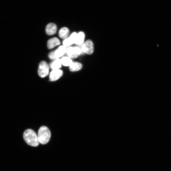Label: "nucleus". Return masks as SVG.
<instances>
[{
  "label": "nucleus",
  "mask_w": 171,
  "mask_h": 171,
  "mask_svg": "<svg viewBox=\"0 0 171 171\" xmlns=\"http://www.w3.org/2000/svg\"><path fill=\"white\" fill-rule=\"evenodd\" d=\"M60 42L56 37L49 39L47 42V47L49 49H51L56 46L59 45Z\"/></svg>",
  "instance_id": "nucleus-9"
},
{
  "label": "nucleus",
  "mask_w": 171,
  "mask_h": 171,
  "mask_svg": "<svg viewBox=\"0 0 171 171\" xmlns=\"http://www.w3.org/2000/svg\"><path fill=\"white\" fill-rule=\"evenodd\" d=\"M51 132L46 126H43L39 128L38 133V137L39 143L42 145L47 144L51 137Z\"/></svg>",
  "instance_id": "nucleus-2"
},
{
  "label": "nucleus",
  "mask_w": 171,
  "mask_h": 171,
  "mask_svg": "<svg viewBox=\"0 0 171 171\" xmlns=\"http://www.w3.org/2000/svg\"><path fill=\"white\" fill-rule=\"evenodd\" d=\"M49 58L52 60H54L57 59L55 56V51H52L50 52L49 55Z\"/></svg>",
  "instance_id": "nucleus-16"
},
{
  "label": "nucleus",
  "mask_w": 171,
  "mask_h": 171,
  "mask_svg": "<svg viewBox=\"0 0 171 171\" xmlns=\"http://www.w3.org/2000/svg\"><path fill=\"white\" fill-rule=\"evenodd\" d=\"M69 32L68 28L65 27H63L59 30V36L62 39H65L68 37Z\"/></svg>",
  "instance_id": "nucleus-13"
},
{
  "label": "nucleus",
  "mask_w": 171,
  "mask_h": 171,
  "mask_svg": "<svg viewBox=\"0 0 171 171\" xmlns=\"http://www.w3.org/2000/svg\"><path fill=\"white\" fill-rule=\"evenodd\" d=\"M82 50L84 53L88 55L92 54L94 51V45L91 40H88L82 46Z\"/></svg>",
  "instance_id": "nucleus-5"
},
{
  "label": "nucleus",
  "mask_w": 171,
  "mask_h": 171,
  "mask_svg": "<svg viewBox=\"0 0 171 171\" xmlns=\"http://www.w3.org/2000/svg\"><path fill=\"white\" fill-rule=\"evenodd\" d=\"M62 64L64 66H69L73 63L72 60L68 57H64L61 60Z\"/></svg>",
  "instance_id": "nucleus-15"
},
{
  "label": "nucleus",
  "mask_w": 171,
  "mask_h": 171,
  "mask_svg": "<svg viewBox=\"0 0 171 171\" xmlns=\"http://www.w3.org/2000/svg\"><path fill=\"white\" fill-rule=\"evenodd\" d=\"M66 48L64 46H60L55 51V54L56 58L63 56L66 51Z\"/></svg>",
  "instance_id": "nucleus-10"
},
{
  "label": "nucleus",
  "mask_w": 171,
  "mask_h": 171,
  "mask_svg": "<svg viewBox=\"0 0 171 171\" xmlns=\"http://www.w3.org/2000/svg\"><path fill=\"white\" fill-rule=\"evenodd\" d=\"M61 60L60 59H57L52 63L50 64V67L53 70L58 69L61 67Z\"/></svg>",
  "instance_id": "nucleus-14"
},
{
  "label": "nucleus",
  "mask_w": 171,
  "mask_h": 171,
  "mask_svg": "<svg viewBox=\"0 0 171 171\" xmlns=\"http://www.w3.org/2000/svg\"><path fill=\"white\" fill-rule=\"evenodd\" d=\"M69 57L75 59L79 57L82 53L81 49L78 47H69L66 50Z\"/></svg>",
  "instance_id": "nucleus-4"
},
{
  "label": "nucleus",
  "mask_w": 171,
  "mask_h": 171,
  "mask_svg": "<svg viewBox=\"0 0 171 171\" xmlns=\"http://www.w3.org/2000/svg\"><path fill=\"white\" fill-rule=\"evenodd\" d=\"M85 35L84 33L80 32L77 34L74 44L78 45H82L84 42Z\"/></svg>",
  "instance_id": "nucleus-12"
},
{
  "label": "nucleus",
  "mask_w": 171,
  "mask_h": 171,
  "mask_svg": "<svg viewBox=\"0 0 171 171\" xmlns=\"http://www.w3.org/2000/svg\"><path fill=\"white\" fill-rule=\"evenodd\" d=\"M23 138L26 143L30 146L37 147L39 145L38 136L32 129L26 130L24 133Z\"/></svg>",
  "instance_id": "nucleus-1"
},
{
  "label": "nucleus",
  "mask_w": 171,
  "mask_h": 171,
  "mask_svg": "<svg viewBox=\"0 0 171 171\" xmlns=\"http://www.w3.org/2000/svg\"><path fill=\"white\" fill-rule=\"evenodd\" d=\"M63 74L62 70L59 69H54L50 73L49 80L50 81L54 82L62 77Z\"/></svg>",
  "instance_id": "nucleus-6"
},
{
  "label": "nucleus",
  "mask_w": 171,
  "mask_h": 171,
  "mask_svg": "<svg viewBox=\"0 0 171 171\" xmlns=\"http://www.w3.org/2000/svg\"><path fill=\"white\" fill-rule=\"evenodd\" d=\"M83 67L82 64L77 62H73L69 66V69L71 72H76L81 69Z\"/></svg>",
  "instance_id": "nucleus-11"
},
{
  "label": "nucleus",
  "mask_w": 171,
  "mask_h": 171,
  "mask_svg": "<svg viewBox=\"0 0 171 171\" xmlns=\"http://www.w3.org/2000/svg\"><path fill=\"white\" fill-rule=\"evenodd\" d=\"M77 35V34L76 33H72L69 37L64 40L63 42L64 45L67 47L74 44Z\"/></svg>",
  "instance_id": "nucleus-7"
},
{
  "label": "nucleus",
  "mask_w": 171,
  "mask_h": 171,
  "mask_svg": "<svg viewBox=\"0 0 171 171\" xmlns=\"http://www.w3.org/2000/svg\"><path fill=\"white\" fill-rule=\"evenodd\" d=\"M57 26L53 23H49L46 27L45 31L46 34L49 35H52L55 34L57 31Z\"/></svg>",
  "instance_id": "nucleus-8"
},
{
  "label": "nucleus",
  "mask_w": 171,
  "mask_h": 171,
  "mask_svg": "<svg viewBox=\"0 0 171 171\" xmlns=\"http://www.w3.org/2000/svg\"><path fill=\"white\" fill-rule=\"evenodd\" d=\"M49 67L45 61H42L39 64L38 74L40 77L43 78L46 77L49 74Z\"/></svg>",
  "instance_id": "nucleus-3"
}]
</instances>
